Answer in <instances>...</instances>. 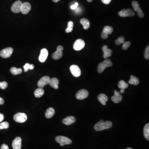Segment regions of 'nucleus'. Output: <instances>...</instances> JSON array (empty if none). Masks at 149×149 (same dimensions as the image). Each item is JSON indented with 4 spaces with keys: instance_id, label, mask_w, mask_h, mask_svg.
I'll list each match as a JSON object with an SVG mask.
<instances>
[{
    "instance_id": "nucleus-5",
    "label": "nucleus",
    "mask_w": 149,
    "mask_h": 149,
    "mask_svg": "<svg viewBox=\"0 0 149 149\" xmlns=\"http://www.w3.org/2000/svg\"><path fill=\"white\" fill-rule=\"evenodd\" d=\"M133 8L134 11L137 12L138 16H139L140 18H142L144 17V14L142 10H141V8L140 6V5L137 1H133L132 2Z\"/></svg>"
},
{
    "instance_id": "nucleus-35",
    "label": "nucleus",
    "mask_w": 149,
    "mask_h": 149,
    "mask_svg": "<svg viewBox=\"0 0 149 149\" xmlns=\"http://www.w3.org/2000/svg\"><path fill=\"white\" fill-rule=\"evenodd\" d=\"M145 57L146 59H149V46H148L146 49L145 51Z\"/></svg>"
},
{
    "instance_id": "nucleus-7",
    "label": "nucleus",
    "mask_w": 149,
    "mask_h": 149,
    "mask_svg": "<svg viewBox=\"0 0 149 149\" xmlns=\"http://www.w3.org/2000/svg\"><path fill=\"white\" fill-rule=\"evenodd\" d=\"M13 49L11 47L6 48L0 51V56L3 58H8L11 55Z\"/></svg>"
},
{
    "instance_id": "nucleus-3",
    "label": "nucleus",
    "mask_w": 149,
    "mask_h": 149,
    "mask_svg": "<svg viewBox=\"0 0 149 149\" xmlns=\"http://www.w3.org/2000/svg\"><path fill=\"white\" fill-rule=\"evenodd\" d=\"M55 140L57 142L60 143L61 146L66 145H69L72 143V140L66 137L63 136H58L55 138Z\"/></svg>"
},
{
    "instance_id": "nucleus-25",
    "label": "nucleus",
    "mask_w": 149,
    "mask_h": 149,
    "mask_svg": "<svg viewBox=\"0 0 149 149\" xmlns=\"http://www.w3.org/2000/svg\"><path fill=\"white\" fill-rule=\"evenodd\" d=\"M129 83L131 85H137L139 84V80L138 78H137L136 76L131 75V79L129 80Z\"/></svg>"
},
{
    "instance_id": "nucleus-20",
    "label": "nucleus",
    "mask_w": 149,
    "mask_h": 149,
    "mask_svg": "<svg viewBox=\"0 0 149 149\" xmlns=\"http://www.w3.org/2000/svg\"><path fill=\"white\" fill-rule=\"evenodd\" d=\"M104 55L103 57L104 59H107L108 57L111 56V53H112V51L110 49L108 48V46L106 45H104L102 48Z\"/></svg>"
},
{
    "instance_id": "nucleus-29",
    "label": "nucleus",
    "mask_w": 149,
    "mask_h": 149,
    "mask_svg": "<svg viewBox=\"0 0 149 149\" xmlns=\"http://www.w3.org/2000/svg\"><path fill=\"white\" fill-rule=\"evenodd\" d=\"M119 88L121 89H125L128 87V84L124 80H121L119 81L118 85Z\"/></svg>"
},
{
    "instance_id": "nucleus-17",
    "label": "nucleus",
    "mask_w": 149,
    "mask_h": 149,
    "mask_svg": "<svg viewBox=\"0 0 149 149\" xmlns=\"http://www.w3.org/2000/svg\"><path fill=\"white\" fill-rule=\"evenodd\" d=\"M48 55V51L46 49H43L40 52L39 59L40 62L44 63L46 61Z\"/></svg>"
},
{
    "instance_id": "nucleus-44",
    "label": "nucleus",
    "mask_w": 149,
    "mask_h": 149,
    "mask_svg": "<svg viewBox=\"0 0 149 149\" xmlns=\"http://www.w3.org/2000/svg\"><path fill=\"white\" fill-rule=\"evenodd\" d=\"M53 2L55 3L58 2V1H60V0H52Z\"/></svg>"
},
{
    "instance_id": "nucleus-15",
    "label": "nucleus",
    "mask_w": 149,
    "mask_h": 149,
    "mask_svg": "<svg viewBox=\"0 0 149 149\" xmlns=\"http://www.w3.org/2000/svg\"><path fill=\"white\" fill-rule=\"evenodd\" d=\"M123 97L121 93L116 90H114V95L111 97V99L114 103L118 104L122 101Z\"/></svg>"
},
{
    "instance_id": "nucleus-10",
    "label": "nucleus",
    "mask_w": 149,
    "mask_h": 149,
    "mask_svg": "<svg viewBox=\"0 0 149 149\" xmlns=\"http://www.w3.org/2000/svg\"><path fill=\"white\" fill-rule=\"evenodd\" d=\"M113 31V29L111 26H107L104 27L103 31L101 34V37L103 39H106L108 35L111 34Z\"/></svg>"
},
{
    "instance_id": "nucleus-26",
    "label": "nucleus",
    "mask_w": 149,
    "mask_h": 149,
    "mask_svg": "<svg viewBox=\"0 0 149 149\" xmlns=\"http://www.w3.org/2000/svg\"><path fill=\"white\" fill-rule=\"evenodd\" d=\"M44 94V90L42 88H37L34 91V95L36 98L42 97Z\"/></svg>"
},
{
    "instance_id": "nucleus-37",
    "label": "nucleus",
    "mask_w": 149,
    "mask_h": 149,
    "mask_svg": "<svg viewBox=\"0 0 149 149\" xmlns=\"http://www.w3.org/2000/svg\"><path fill=\"white\" fill-rule=\"evenodd\" d=\"M102 2L103 3V4H105L106 5H108L111 2V0H101Z\"/></svg>"
},
{
    "instance_id": "nucleus-38",
    "label": "nucleus",
    "mask_w": 149,
    "mask_h": 149,
    "mask_svg": "<svg viewBox=\"0 0 149 149\" xmlns=\"http://www.w3.org/2000/svg\"><path fill=\"white\" fill-rule=\"evenodd\" d=\"M68 27L73 28V23L72 21H69L68 23Z\"/></svg>"
},
{
    "instance_id": "nucleus-2",
    "label": "nucleus",
    "mask_w": 149,
    "mask_h": 149,
    "mask_svg": "<svg viewBox=\"0 0 149 149\" xmlns=\"http://www.w3.org/2000/svg\"><path fill=\"white\" fill-rule=\"evenodd\" d=\"M112 66V63L109 59H106L103 62L99 63L98 66V72L99 73L103 72L105 68Z\"/></svg>"
},
{
    "instance_id": "nucleus-18",
    "label": "nucleus",
    "mask_w": 149,
    "mask_h": 149,
    "mask_svg": "<svg viewBox=\"0 0 149 149\" xmlns=\"http://www.w3.org/2000/svg\"><path fill=\"white\" fill-rule=\"evenodd\" d=\"M31 9V6L29 3L26 2L23 3L22 6L21 12L23 14L28 13Z\"/></svg>"
},
{
    "instance_id": "nucleus-33",
    "label": "nucleus",
    "mask_w": 149,
    "mask_h": 149,
    "mask_svg": "<svg viewBox=\"0 0 149 149\" xmlns=\"http://www.w3.org/2000/svg\"><path fill=\"white\" fill-rule=\"evenodd\" d=\"M131 45V43L130 42H125L123 43V46H122V49L123 50H126L128 49V48L130 47V46Z\"/></svg>"
},
{
    "instance_id": "nucleus-32",
    "label": "nucleus",
    "mask_w": 149,
    "mask_h": 149,
    "mask_svg": "<svg viewBox=\"0 0 149 149\" xmlns=\"http://www.w3.org/2000/svg\"><path fill=\"white\" fill-rule=\"evenodd\" d=\"M9 124L8 122H4L0 123V129H8L9 128Z\"/></svg>"
},
{
    "instance_id": "nucleus-16",
    "label": "nucleus",
    "mask_w": 149,
    "mask_h": 149,
    "mask_svg": "<svg viewBox=\"0 0 149 149\" xmlns=\"http://www.w3.org/2000/svg\"><path fill=\"white\" fill-rule=\"evenodd\" d=\"M12 148L13 149H21L22 147V139L20 137H17L13 141Z\"/></svg>"
},
{
    "instance_id": "nucleus-6",
    "label": "nucleus",
    "mask_w": 149,
    "mask_h": 149,
    "mask_svg": "<svg viewBox=\"0 0 149 149\" xmlns=\"http://www.w3.org/2000/svg\"><path fill=\"white\" fill-rule=\"evenodd\" d=\"M119 15L121 17H133L135 15V13L130 9H123L118 13Z\"/></svg>"
},
{
    "instance_id": "nucleus-19",
    "label": "nucleus",
    "mask_w": 149,
    "mask_h": 149,
    "mask_svg": "<svg viewBox=\"0 0 149 149\" xmlns=\"http://www.w3.org/2000/svg\"><path fill=\"white\" fill-rule=\"evenodd\" d=\"M76 119L73 116H68L63 120V123L67 125H70L76 122Z\"/></svg>"
},
{
    "instance_id": "nucleus-8",
    "label": "nucleus",
    "mask_w": 149,
    "mask_h": 149,
    "mask_svg": "<svg viewBox=\"0 0 149 149\" xmlns=\"http://www.w3.org/2000/svg\"><path fill=\"white\" fill-rule=\"evenodd\" d=\"M63 47L62 46H58L57 47V51L52 55V58L54 60H59L62 57L63 55Z\"/></svg>"
},
{
    "instance_id": "nucleus-34",
    "label": "nucleus",
    "mask_w": 149,
    "mask_h": 149,
    "mask_svg": "<svg viewBox=\"0 0 149 149\" xmlns=\"http://www.w3.org/2000/svg\"><path fill=\"white\" fill-rule=\"evenodd\" d=\"M8 84L6 82L4 81L2 82H0V88L1 89H5L7 88Z\"/></svg>"
},
{
    "instance_id": "nucleus-12",
    "label": "nucleus",
    "mask_w": 149,
    "mask_h": 149,
    "mask_svg": "<svg viewBox=\"0 0 149 149\" xmlns=\"http://www.w3.org/2000/svg\"><path fill=\"white\" fill-rule=\"evenodd\" d=\"M70 71L72 76L75 77H80L81 74L80 68L76 65H73L70 67Z\"/></svg>"
},
{
    "instance_id": "nucleus-21",
    "label": "nucleus",
    "mask_w": 149,
    "mask_h": 149,
    "mask_svg": "<svg viewBox=\"0 0 149 149\" xmlns=\"http://www.w3.org/2000/svg\"><path fill=\"white\" fill-rule=\"evenodd\" d=\"M99 101L103 105H106V102L108 100V97L106 95L101 94L98 96Z\"/></svg>"
},
{
    "instance_id": "nucleus-27",
    "label": "nucleus",
    "mask_w": 149,
    "mask_h": 149,
    "mask_svg": "<svg viewBox=\"0 0 149 149\" xmlns=\"http://www.w3.org/2000/svg\"><path fill=\"white\" fill-rule=\"evenodd\" d=\"M144 136L147 140H149V124L147 123L144 128Z\"/></svg>"
},
{
    "instance_id": "nucleus-31",
    "label": "nucleus",
    "mask_w": 149,
    "mask_h": 149,
    "mask_svg": "<svg viewBox=\"0 0 149 149\" xmlns=\"http://www.w3.org/2000/svg\"><path fill=\"white\" fill-rule=\"evenodd\" d=\"M115 43L116 45H120L121 44H123L125 42V38L123 36H121L115 40Z\"/></svg>"
},
{
    "instance_id": "nucleus-43",
    "label": "nucleus",
    "mask_w": 149,
    "mask_h": 149,
    "mask_svg": "<svg viewBox=\"0 0 149 149\" xmlns=\"http://www.w3.org/2000/svg\"><path fill=\"white\" fill-rule=\"evenodd\" d=\"M125 92V89H121L120 90V92L121 93H123Z\"/></svg>"
},
{
    "instance_id": "nucleus-4",
    "label": "nucleus",
    "mask_w": 149,
    "mask_h": 149,
    "mask_svg": "<svg viewBox=\"0 0 149 149\" xmlns=\"http://www.w3.org/2000/svg\"><path fill=\"white\" fill-rule=\"evenodd\" d=\"M27 116L25 113H17L13 117L14 121L19 123H24L27 120Z\"/></svg>"
},
{
    "instance_id": "nucleus-41",
    "label": "nucleus",
    "mask_w": 149,
    "mask_h": 149,
    "mask_svg": "<svg viewBox=\"0 0 149 149\" xmlns=\"http://www.w3.org/2000/svg\"><path fill=\"white\" fill-rule=\"evenodd\" d=\"M4 119V115L3 114H0V122H2Z\"/></svg>"
},
{
    "instance_id": "nucleus-40",
    "label": "nucleus",
    "mask_w": 149,
    "mask_h": 149,
    "mask_svg": "<svg viewBox=\"0 0 149 149\" xmlns=\"http://www.w3.org/2000/svg\"><path fill=\"white\" fill-rule=\"evenodd\" d=\"M72 29H73L72 28L68 27L66 29V33H69V32H70L72 31Z\"/></svg>"
},
{
    "instance_id": "nucleus-22",
    "label": "nucleus",
    "mask_w": 149,
    "mask_h": 149,
    "mask_svg": "<svg viewBox=\"0 0 149 149\" xmlns=\"http://www.w3.org/2000/svg\"><path fill=\"white\" fill-rule=\"evenodd\" d=\"M49 84L51 87H52L55 89H58L59 88L58 85L59 84V81L57 78H53L51 79H50Z\"/></svg>"
},
{
    "instance_id": "nucleus-42",
    "label": "nucleus",
    "mask_w": 149,
    "mask_h": 149,
    "mask_svg": "<svg viewBox=\"0 0 149 149\" xmlns=\"http://www.w3.org/2000/svg\"><path fill=\"white\" fill-rule=\"evenodd\" d=\"M4 103V101L3 99L1 97H0V104L1 105H2Z\"/></svg>"
},
{
    "instance_id": "nucleus-11",
    "label": "nucleus",
    "mask_w": 149,
    "mask_h": 149,
    "mask_svg": "<svg viewBox=\"0 0 149 149\" xmlns=\"http://www.w3.org/2000/svg\"><path fill=\"white\" fill-rule=\"evenodd\" d=\"M89 96L88 91L85 89H80L76 95V98L79 100H83Z\"/></svg>"
},
{
    "instance_id": "nucleus-28",
    "label": "nucleus",
    "mask_w": 149,
    "mask_h": 149,
    "mask_svg": "<svg viewBox=\"0 0 149 149\" xmlns=\"http://www.w3.org/2000/svg\"><path fill=\"white\" fill-rule=\"evenodd\" d=\"M10 72L13 75H17L22 73L23 70L21 68H17L15 67H12L10 69Z\"/></svg>"
},
{
    "instance_id": "nucleus-39",
    "label": "nucleus",
    "mask_w": 149,
    "mask_h": 149,
    "mask_svg": "<svg viewBox=\"0 0 149 149\" xmlns=\"http://www.w3.org/2000/svg\"><path fill=\"white\" fill-rule=\"evenodd\" d=\"M1 149H9V147H8V146L7 145L4 144L1 146Z\"/></svg>"
},
{
    "instance_id": "nucleus-45",
    "label": "nucleus",
    "mask_w": 149,
    "mask_h": 149,
    "mask_svg": "<svg viewBox=\"0 0 149 149\" xmlns=\"http://www.w3.org/2000/svg\"><path fill=\"white\" fill-rule=\"evenodd\" d=\"M87 1L89 2H91L93 0H87Z\"/></svg>"
},
{
    "instance_id": "nucleus-9",
    "label": "nucleus",
    "mask_w": 149,
    "mask_h": 149,
    "mask_svg": "<svg viewBox=\"0 0 149 149\" xmlns=\"http://www.w3.org/2000/svg\"><path fill=\"white\" fill-rule=\"evenodd\" d=\"M85 46V42L82 39H78L74 42L73 45V49L76 51L81 50Z\"/></svg>"
},
{
    "instance_id": "nucleus-1",
    "label": "nucleus",
    "mask_w": 149,
    "mask_h": 149,
    "mask_svg": "<svg viewBox=\"0 0 149 149\" xmlns=\"http://www.w3.org/2000/svg\"><path fill=\"white\" fill-rule=\"evenodd\" d=\"M112 123L109 121H104L101 120L95 124L94 128L96 131H102L105 129H108L111 127Z\"/></svg>"
},
{
    "instance_id": "nucleus-36",
    "label": "nucleus",
    "mask_w": 149,
    "mask_h": 149,
    "mask_svg": "<svg viewBox=\"0 0 149 149\" xmlns=\"http://www.w3.org/2000/svg\"><path fill=\"white\" fill-rule=\"evenodd\" d=\"M78 3H76L74 4L71 6L70 8H71V9H72V10H75V9H76L78 7Z\"/></svg>"
},
{
    "instance_id": "nucleus-23",
    "label": "nucleus",
    "mask_w": 149,
    "mask_h": 149,
    "mask_svg": "<svg viewBox=\"0 0 149 149\" xmlns=\"http://www.w3.org/2000/svg\"><path fill=\"white\" fill-rule=\"evenodd\" d=\"M80 23L82 25H83L84 29L86 30L89 28L90 27V23L88 20L86 18H82L80 20Z\"/></svg>"
},
{
    "instance_id": "nucleus-24",
    "label": "nucleus",
    "mask_w": 149,
    "mask_h": 149,
    "mask_svg": "<svg viewBox=\"0 0 149 149\" xmlns=\"http://www.w3.org/2000/svg\"><path fill=\"white\" fill-rule=\"evenodd\" d=\"M55 110L53 108H49L46 110L45 113L46 117L47 119H50L54 116Z\"/></svg>"
},
{
    "instance_id": "nucleus-14",
    "label": "nucleus",
    "mask_w": 149,
    "mask_h": 149,
    "mask_svg": "<svg viewBox=\"0 0 149 149\" xmlns=\"http://www.w3.org/2000/svg\"><path fill=\"white\" fill-rule=\"evenodd\" d=\"M23 3L21 1H17L14 3L11 7V10L14 13H18L21 12Z\"/></svg>"
},
{
    "instance_id": "nucleus-13",
    "label": "nucleus",
    "mask_w": 149,
    "mask_h": 149,
    "mask_svg": "<svg viewBox=\"0 0 149 149\" xmlns=\"http://www.w3.org/2000/svg\"><path fill=\"white\" fill-rule=\"evenodd\" d=\"M50 80V78L49 77L47 76H44L40 79V80L37 83V85L39 88H42L44 87L45 85L49 83Z\"/></svg>"
},
{
    "instance_id": "nucleus-46",
    "label": "nucleus",
    "mask_w": 149,
    "mask_h": 149,
    "mask_svg": "<svg viewBox=\"0 0 149 149\" xmlns=\"http://www.w3.org/2000/svg\"><path fill=\"white\" fill-rule=\"evenodd\" d=\"M127 149H133L132 148H130V147H128V148H127Z\"/></svg>"
},
{
    "instance_id": "nucleus-30",
    "label": "nucleus",
    "mask_w": 149,
    "mask_h": 149,
    "mask_svg": "<svg viewBox=\"0 0 149 149\" xmlns=\"http://www.w3.org/2000/svg\"><path fill=\"white\" fill-rule=\"evenodd\" d=\"M23 68L25 72H27L29 70H33L34 68V66L33 64H30L29 63H27L23 66Z\"/></svg>"
}]
</instances>
